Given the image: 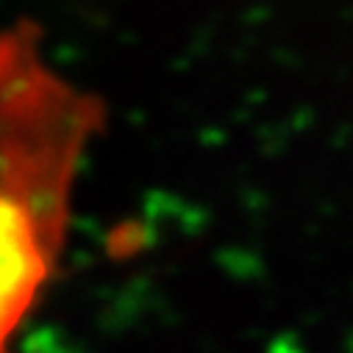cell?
I'll use <instances>...</instances> for the list:
<instances>
[{
	"instance_id": "1",
	"label": "cell",
	"mask_w": 353,
	"mask_h": 353,
	"mask_svg": "<svg viewBox=\"0 0 353 353\" xmlns=\"http://www.w3.org/2000/svg\"><path fill=\"white\" fill-rule=\"evenodd\" d=\"M103 106L45 56L42 28L0 31V353L50 281L72 179L101 128Z\"/></svg>"
}]
</instances>
